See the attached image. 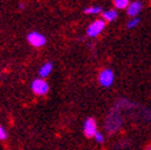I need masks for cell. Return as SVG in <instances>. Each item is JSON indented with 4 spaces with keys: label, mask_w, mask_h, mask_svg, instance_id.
Returning a JSON list of instances; mask_svg holds the SVG:
<instances>
[{
    "label": "cell",
    "mask_w": 151,
    "mask_h": 150,
    "mask_svg": "<svg viewBox=\"0 0 151 150\" xmlns=\"http://www.w3.org/2000/svg\"><path fill=\"white\" fill-rule=\"evenodd\" d=\"M27 41L35 48H41V47H43L44 44L47 43L46 36H44L43 33H41V32H37V31L29 32L27 35Z\"/></svg>",
    "instance_id": "obj_3"
},
{
    "label": "cell",
    "mask_w": 151,
    "mask_h": 150,
    "mask_svg": "<svg viewBox=\"0 0 151 150\" xmlns=\"http://www.w3.org/2000/svg\"><path fill=\"white\" fill-rule=\"evenodd\" d=\"M52 70H53V63H52V62L44 63V64L41 66V68H40V70H38L40 78H41V79H44V78L49 76L50 73H52Z\"/></svg>",
    "instance_id": "obj_8"
},
{
    "label": "cell",
    "mask_w": 151,
    "mask_h": 150,
    "mask_svg": "<svg viewBox=\"0 0 151 150\" xmlns=\"http://www.w3.org/2000/svg\"><path fill=\"white\" fill-rule=\"evenodd\" d=\"M31 90L37 96H44L49 92V84L41 78H37L31 82Z\"/></svg>",
    "instance_id": "obj_2"
},
{
    "label": "cell",
    "mask_w": 151,
    "mask_h": 150,
    "mask_svg": "<svg viewBox=\"0 0 151 150\" xmlns=\"http://www.w3.org/2000/svg\"><path fill=\"white\" fill-rule=\"evenodd\" d=\"M122 124H123V118L120 116V112L117 107H114L109 112L107 119H106V129L109 133H114L120 129Z\"/></svg>",
    "instance_id": "obj_1"
},
{
    "label": "cell",
    "mask_w": 151,
    "mask_h": 150,
    "mask_svg": "<svg viewBox=\"0 0 151 150\" xmlns=\"http://www.w3.org/2000/svg\"><path fill=\"white\" fill-rule=\"evenodd\" d=\"M7 137H9V134H7L6 129L4 128L1 124H0V140H1V141H5V140L7 139Z\"/></svg>",
    "instance_id": "obj_14"
},
{
    "label": "cell",
    "mask_w": 151,
    "mask_h": 150,
    "mask_svg": "<svg viewBox=\"0 0 151 150\" xmlns=\"http://www.w3.org/2000/svg\"><path fill=\"white\" fill-rule=\"evenodd\" d=\"M141 9H142V3L139 1V0H135V1L129 3V5L127 7V12L130 17H137L140 14Z\"/></svg>",
    "instance_id": "obj_7"
},
{
    "label": "cell",
    "mask_w": 151,
    "mask_h": 150,
    "mask_svg": "<svg viewBox=\"0 0 151 150\" xmlns=\"http://www.w3.org/2000/svg\"><path fill=\"white\" fill-rule=\"evenodd\" d=\"M113 4L117 9H127L129 5V0H113Z\"/></svg>",
    "instance_id": "obj_11"
},
{
    "label": "cell",
    "mask_w": 151,
    "mask_h": 150,
    "mask_svg": "<svg viewBox=\"0 0 151 150\" xmlns=\"http://www.w3.org/2000/svg\"><path fill=\"white\" fill-rule=\"evenodd\" d=\"M85 14L87 15H97V14H102V7L101 6H90V7H86L84 10Z\"/></svg>",
    "instance_id": "obj_10"
},
{
    "label": "cell",
    "mask_w": 151,
    "mask_h": 150,
    "mask_svg": "<svg viewBox=\"0 0 151 150\" xmlns=\"http://www.w3.org/2000/svg\"><path fill=\"white\" fill-rule=\"evenodd\" d=\"M93 139H95L96 143H99V144H103V143H104V140H106L104 134H103V133H101V132H97V133L95 134Z\"/></svg>",
    "instance_id": "obj_13"
},
{
    "label": "cell",
    "mask_w": 151,
    "mask_h": 150,
    "mask_svg": "<svg viewBox=\"0 0 151 150\" xmlns=\"http://www.w3.org/2000/svg\"><path fill=\"white\" fill-rule=\"evenodd\" d=\"M82 132H84L86 138H93L95 134L99 132L97 129V122L93 117H87L82 124Z\"/></svg>",
    "instance_id": "obj_5"
},
{
    "label": "cell",
    "mask_w": 151,
    "mask_h": 150,
    "mask_svg": "<svg viewBox=\"0 0 151 150\" xmlns=\"http://www.w3.org/2000/svg\"><path fill=\"white\" fill-rule=\"evenodd\" d=\"M145 150H151V144H149L147 146H146V149Z\"/></svg>",
    "instance_id": "obj_15"
},
{
    "label": "cell",
    "mask_w": 151,
    "mask_h": 150,
    "mask_svg": "<svg viewBox=\"0 0 151 150\" xmlns=\"http://www.w3.org/2000/svg\"><path fill=\"white\" fill-rule=\"evenodd\" d=\"M102 20L104 22H112L114 21L117 17H118V12L113 9H109V10H106V11H102Z\"/></svg>",
    "instance_id": "obj_9"
},
{
    "label": "cell",
    "mask_w": 151,
    "mask_h": 150,
    "mask_svg": "<svg viewBox=\"0 0 151 150\" xmlns=\"http://www.w3.org/2000/svg\"><path fill=\"white\" fill-rule=\"evenodd\" d=\"M139 22H140V19L139 17H132V20L128 21L127 27L128 28H134V27H137L139 25Z\"/></svg>",
    "instance_id": "obj_12"
},
{
    "label": "cell",
    "mask_w": 151,
    "mask_h": 150,
    "mask_svg": "<svg viewBox=\"0 0 151 150\" xmlns=\"http://www.w3.org/2000/svg\"><path fill=\"white\" fill-rule=\"evenodd\" d=\"M104 27H106V22L102 19L101 20H95L92 24L88 25V27L86 30V33H87L88 37H92L93 38V37H97L99 35L102 33Z\"/></svg>",
    "instance_id": "obj_6"
},
{
    "label": "cell",
    "mask_w": 151,
    "mask_h": 150,
    "mask_svg": "<svg viewBox=\"0 0 151 150\" xmlns=\"http://www.w3.org/2000/svg\"><path fill=\"white\" fill-rule=\"evenodd\" d=\"M99 82L102 87H109L114 82V73L112 69L106 68L100 71L99 74Z\"/></svg>",
    "instance_id": "obj_4"
}]
</instances>
